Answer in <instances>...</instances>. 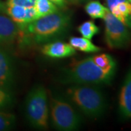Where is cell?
<instances>
[{
  "label": "cell",
  "instance_id": "obj_1",
  "mask_svg": "<svg viewBox=\"0 0 131 131\" xmlns=\"http://www.w3.org/2000/svg\"><path fill=\"white\" fill-rule=\"evenodd\" d=\"M70 24L69 15L57 11L28 24L18 25L19 34L17 39L22 45L47 43L64 34Z\"/></svg>",
  "mask_w": 131,
  "mask_h": 131
},
{
  "label": "cell",
  "instance_id": "obj_2",
  "mask_svg": "<svg viewBox=\"0 0 131 131\" xmlns=\"http://www.w3.org/2000/svg\"><path fill=\"white\" fill-rule=\"evenodd\" d=\"M66 95L88 117L98 119L107 108V101L102 90L91 84H71Z\"/></svg>",
  "mask_w": 131,
  "mask_h": 131
},
{
  "label": "cell",
  "instance_id": "obj_3",
  "mask_svg": "<svg viewBox=\"0 0 131 131\" xmlns=\"http://www.w3.org/2000/svg\"><path fill=\"white\" fill-rule=\"evenodd\" d=\"M113 77L98 67L93 58L89 57L76 61L63 70L61 82L66 84L101 85L110 83Z\"/></svg>",
  "mask_w": 131,
  "mask_h": 131
},
{
  "label": "cell",
  "instance_id": "obj_4",
  "mask_svg": "<svg viewBox=\"0 0 131 131\" xmlns=\"http://www.w3.org/2000/svg\"><path fill=\"white\" fill-rule=\"evenodd\" d=\"M25 113L31 126L37 129H47L49 117L48 97L43 85L37 84L29 91L25 101Z\"/></svg>",
  "mask_w": 131,
  "mask_h": 131
},
{
  "label": "cell",
  "instance_id": "obj_5",
  "mask_svg": "<svg viewBox=\"0 0 131 131\" xmlns=\"http://www.w3.org/2000/svg\"><path fill=\"white\" fill-rule=\"evenodd\" d=\"M50 118L52 125L58 130H78L82 119L68 101L62 97L52 95L50 100Z\"/></svg>",
  "mask_w": 131,
  "mask_h": 131
},
{
  "label": "cell",
  "instance_id": "obj_6",
  "mask_svg": "<svg viewBox=\"0 0 131 131\" xmlns=\"http://www.w3.org/2000/svg\"><path fill=\"white\" fill-rule=\"evenodd\" d=\"M105 24V41L111 49L125 48L131 42V33L125 24L109 11L103 17Z\"/></svg>",
  "mask_w": 131,
  "mask_h": 131
},
{
  "label": "cell",
  "instance_id": "obj_7",
  "mask_svg": "<svg viewBox=\"0 0 131 131\" xmlns=\"http://www.w3.org/2000/svg\"><path fill=\"white\" fill-rule=\"evenodd\" d=\"M15 84V69L12 58L0 47V84L13 92Z\"/></svg>",
  "mask_w": 131,
  "mask_h": 131
},
{
  "label": "cell",
  "instance_id": "obj_8",
  "mask_svg": "<svg viewBox=\"0 0 131 131\" xmlns=\"http://www.w3.org/2000/svg\"><path fill=\"white\" fill-rule=\"evenodd\" d=\"M6 13L17 25H24L37 18L34 7L6 5Z\"/></svg>",
  "mask_w": 131,
  "mask_h": 131
},
{
  "label": "cell",
  "instance_id": "obj_9",
  "mask_svg": "<svg viewBox=\"0 0 131 131\" xmlns=\"http://www.w3.org/2000/svg\"><path fill=\"white\" fill-rule=\"evenodd\" d=\"M42 52L51 58H64L74 56L76 50L69 43L56 41L46 43L42 47Z\"/></svg>",
  "mask_w": 131,
  "mask_h": 131
},
{
  "label": "cell",
  "instance_id": "obj_10",
  "mask_svg": "<svg viewBox=\"0 0 131 131\" xmlns=\"http://www.w3.org/2000/svg\"><path fill=\"white\" fill-rule=\"evenodd\" d=\"M119 112L123 118H131V66L127 73L119 97Z\"/></svg>",
  "mask_w": 131,
  "mask_h": 131
},
{
  "label": "cell",
  "instance_id": "obj_11",
  "mask_svg": "<svg viewBox=\"0 0 131 131\" xmlns=\"http://www.w3.org/2000/svg\"><path fill=\"white\" fill-rule=\"evenodd\" d=\"M19 28L7 15L0 13V44L13 42L18 38Z\"/></svg>",
  "mask_w": 131,
  "mask_h": 131
},
{
  "label": "cell",
  "instance_id": "obj_12",
  "mask_svg": "<svg viewBox=\"0 0 131 131\" xmlns=\"http://www.w3.org/2000/svg\"><path fill=\"white\" fill-rule=\"evenodd\" d=\"M109 11L131 29V3L128 0L119 3Z\"/></svg>",
  "mask_w": 131,
  "mask_h": 131
},
{
  "label": "cell",
  "instance_id": "obj_13",
  "mask_svg": "<svg viewBox=\"0 0 131 131\" xmlns=\"http://www.w3.org/2000/svg\"><path fill=\"white\" fill-rule=\"evenodd\" d=\"M95 63L103 71L109 74L114 76L117 63L112 56L106 53H102L92 57Z\"/></svg>",
  "mask_w": 131,
  "mask_h": 131
},
{
  "label": "cell",
  "instance_id": "obj_14",
  "mask_svg": "<svg viewBox=\"0 0 131 131\" xmlns=\"http://www.w3.org/2000/svg\"><path fill=\"white\" fill-rule=\"evenodd\" d=\"M69 44L75 50L84 52H98L101 51V48L94 45L90 39L84 37H73L69 39Z\"/></svg>",
  "mask_w": 131,
  "mask_h": 131
},
{
  "label": "cell",
  "instance_id": "obj_15",
  "mask_svg": "<svg viewBox=\"0 0 131 131\" xmlns=\"http://www.w3.org/2000/svg\"><path fill=\"white\" fill-rule=\"evenodd\" d=\"M85 12L93 19H103L108 9L104 7L100 2L93 0L90 1L84 7Z\"/></svg>",
  "mask_w": 131,
  "mask_h": 131
},
{
  "label": "cell",
  "instance_id": "obj_16",
  "mask_svg": "<svg viewBox=\"0 0 131 131\" xmlns=\"http://www.w3.org/2000/svg\"><path fill=\"white\" fill-rule=\"evenodd\" d=\"M34 7L37 12V18L58 11L56 5L50 0H37Z\"/></svg>",
  "mask_w": 131,
  "mask_h": 131
},
{
  "label": "cell",
  "instance_id": "obj_17",
  "mask_svg": "<svg viewBox=\"0 0 131 131\" xmlns=\"http://www.w3.org/2000/svg\"><path fill=\"white\" fill-rule=\"evenodd\" d=\"M14 104L13 92L5 88L0 84V110L7 111Z\"/></svg>",
  "mask_w": 131,
  "mask_h": 131
},
{
  "label": "cell",
  "instance_id": "obj_18",
  "mask_svg": "<svg viewBox=\"0 0 131 131\" xmlns=\"http://www.w3.org/2000/svg\"><path fill=\"white\" fill-rule=\"evenodd\" d=\"M15 122L16 119L13 114L0 110V131H7L13 129Z\"/></svg>",
  "mask_w": 131,
  "mask_h": 131
},
{
  "label": "cell",
  "instance_id": "obj_19",
  "mask_svg": "<svg viewBox=\"0 0 131 131\" xmlns=\"http://www.w3.org/2000/svg\"><path fill=\"white\" fill-rule=\"evenodd\" d=\"M77 30L83 37L89 39H91L99 32V28L92 20H88L82 23L78 27Z\"/></svg>",
  "mask_w": 131,
  "mask_h": 131
},
{
  "label": "cell",
  "instance_id": "obj_20",
  "mask_svg": "<svg viewBox=\"0 0 131 131\" xmlns=\"http://www.w3.org/2000/svg\"><path fill=\"white\" fill-rule=\"evenodd\" d=\"M37 0H7L6 5H18L26 7H34Z\"/></svg>",
  "mask_w": 131,
  "mask_h": 131
},
{
  "label": "cell",
  "instance_id": "obj_21",
  "mask_svg": "<svg viewBox=\"0 0 131 131\" xmlns=\"http://www.w3.org/2000/svg\"><path fill=\"white\" fill-rule=\"evenodd\" d=\"M125 1H127V0H106L108 9L110 10V9H112L114 7H115L116 5H118L119 3L125 2Z\"/></svg>",
  "mask_w": 131,
  "mask_h": 131
},
{
  "label": "cell",
  "instance_id": "obj_22",
  "mask_svg": "<svg viewBox=\"0 0 131 131\" xmlns=\"http://www.w3.org/2000/svg\"><path fill=\"white\" fill-rule=\"evenodd\" d=\"M50 2H52L53 4L58 6L61 8H63L65 7L66 6V0H50Z\"/></svg>",
  "mask_w": 131,
  "mask_h": 131
},
{
  "label": "cell",
  "instance_id": "obj_23",
  "mask_svg": "<svg viewBox=\"0 0 131 131\" xmlns=\"http://www.w3.org/2000/svg\"><path fill=\"white\" fill-rule=\"evenodd\" d=\"M0 13H6V5L0 0Z\"/></svg>",
  "mask_w": 131,
  "mask_h": 131
},
{
  "label": "cell",
  "instance_id": "obj_24",
  "mask_svg": "<svg viewBox=\"0 0 131 131\" xmlns=\"http://www.w3.org/2000/svg\"><path fill=\"white\" fill-rule=\"evenodd\" d=\"M71 2H74V3H79V2H83L84 0H69Z\"/></svg>",
  "mask_w": 131,
  "mask_h": 131
},
{
  "label": "cell",
  "instance_id": "obj_25",
  "mask_svg": "<svg viewBox=\"0 0 131 131\" xmlns=\"http://www.w3.org/2000/svg\"><path fill=\"white\" fill-rule=\"evenodd\" d=\"M128 1H129V2H130L131 3V0H128Z\"/></svg>",
  "mask_w": 131,
  "mask_h": 131
}]
</instances>
